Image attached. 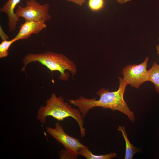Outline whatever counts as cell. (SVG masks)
<instances>
[{
    "label": "cell",
    "mask_w": 159,
    "mask_h": 159,
    "mask_svg": "<svg viewBox=\"0 0 159 159\" xmlns=\"http://www.w3.org/2000/svg\"><path fill=\"white\" fill-rule=\"evenodd\" d=\"M104 0H89L88 6L92 11H100L104 6Z\"/></svg>",
    "instance_id": "4fadbf2b"
},
{
    "label": "cell",
    "mask_w": 159,
    "mask_h": 159,
    "mask_svg": "<svg viewBox=\"0 0 159 159\" xmlns=\"http://www.w3.org/2000/svg\"><path fill=\"white\" fill-rule=\"evenodd\" d=\"M158 41L159 42V37L158 38ZM156 49L157 51V53L159 55V43L158 45L156 46Z\"/></svg>",
    "instance_id": "e0dca14e"
},
{
    "label": "cell",
    "mask_w": 159,
    "mask_h": 159,
    "mask_svg": "<svg viewBox=\"0 0 159 159\" xmlns=\"http://www.w3.org/2000/svg\"><path fill=\"white\" fill-rule=\"evenodd\" d=\"M46 131L52 137L64 147L59 153L60 159H77L78 152L83 148L87 146L83 145L78 139L70 136L66 133L62 125L57 122L55 127H46Z\"/></svg>",
    "instance_id": "277c9868"
},
{
    "label": "cell",
    "mask_w": 159,
    "mask_h": 159,
    "mask_svg": "<svg viewBox=\"0 0 159 159\" xmlns=\"http://www.w3.org/2000/svg\"><path fill=\"white\" fill-rule=\"evenodd\" d=\"M46 21L43 19L39 21H25L21 24L19 31L14 37L17 41L27 39L32 34H36L47 27Z\"/></svg>",
    "instance_id": "52a82bcc"
},
{
    "label": "cell",
    "mask_w": 159,
    "mask_h": 159,
    "mask_svg": "<svg viewBox=\"0 0 159 159\" xmlns=\"http://www.w3.org/2000/svg\"><path fill=\"white\" fill-rule=\"evenodd\" d=\"M49 5H42L36 0H27L26 6L19 5L15 11L16 16L23 18L25 21L49 20L51 16L49 13Z\"/></svg>",
    "instance_id": "5b68a950"
},
{
    "label": "cell",
    "mask_w": 159,
    "mask_h": 159,
    "mask_svg": "<svg viewBox=\"0 0 159 159\" xmlns=\"http://www.w3.org/2000/svg\"><path fill=\"white\" fill-rule=\"evenodd\" d=\"M37 62L45 66L51 71H58L60 74V80H68L69 74L66 70L69 71L72 75L76 74L77 69L76 64L64 54L47 51L40 53H29L23 58L24 66L21 69L24 71L26 66L33 62Z\"/></svg>",
    "instance_id": "3957f363"
},
{
    "label": "cell",
    "mask_w": 159,
    "mask_h": 159,
    "mask_svg": "<svg viewBox=\"0 0 159 159\" xmlns=\"http://www.w3.org/2000/svg\"><path fill=\"white\" fill-rule=\"evenodd\" d=\"M149 59L146 57L141 63L130 64L123 68L122 74L123 80L132 87L138 89L144 82L149 81L147 66Z\"/></svg>",
    "instance_id": "8992f818"
},
{
    "label": "cell",
    "mask_w": 159,
    "mask_h": 159,
    "mask_svg": "<svg viewBox=\"0 0 159 159\" xmlns=\"http://www.w3.org/2000/svg\"><path fill=\"white\" fill-rule=\"evenodd\" d=\"M78 154V156H83L87 159H111L117 156L116 154L115 153L100 155H95L87 147L81 148L79 150Z\"/></svg>",
    "instance_id": "30bf717a"
},
{
    "label": "cell",
    "mask_w": 159,
    "mask_h": 159,
    "mask_svg": "<svg viewBox=\"0 0 159 159\" xmlns=\"http://www.w3.org/2000/svg\"><path fill=\"white\" fill-rule=\"evenodd\" d=\"M148 71L149 81L154 85L155 91L159 94V64L154 62L152 67Z\"/></svg>",
    "instance_id": "8fae6325"
},
{
    "label": "cell",
    "mask_w": 159,
    "mask_h": 159,
    "mask_svg": "<svg viewBox=\"0 0 159 159\" xmlns=\"http://www.w3.org/2000/svg\"><path fill=\"white\" fill-rule=\"evenodd\" d=\"M120 4H123L131 1V0H115Z\"/></svg>",
    "instance_id": "2e32d148"
},
{
    "label": "cell",
    "mask_w": 159,
    "mask_h": 159,
    "mask_svg": "<svg viewBox=\"0 0 159 159\" xmlns=\"http://www.w3.org/2000/svg\"><path fill=\"white\" fill-rule=\"evenodd\" d=\"M119 85L116 91L110 92L108 89L101 88L97 92L100 96L98 100L94 97L88 99L83 96L75 99H69L72 104L78 107L84 119L89 110L95 107L109 109L113 111H118L127 116L133 122L135 120L134 112L131 111L125 101L123 95L127 83L121 77H118Z\"/></svg>",
    "instance_id": "6da1fadb"
},
{
    "label": "cell",
    "mask_w": 159,
    "mask_h": 159,
    "mask_svg": "<svg viewBox=\"0 0 159 159\" xmlns=\"http://www.w3.org/2000/svg\"><path fill=\"white\" fill-rule=\"evenodd\" d=\"M0 37L2 41L8 40L9 39V37L4 33L1 26L0 27Z\"/></svg>",
    "instance_id": "5bb4252c"
},
{
    "label": "cell",
    "mask_w": 159,
    "mask_h": 159,
    "mask_svg": "<svg viewBox=\"0 0 159 159\" xmlns=\"http://www.w3.org/2000/svg\"><path fill=\"white\" fill-rule=\"evenodd\" d=\"M21 0H8L0 9L1 12L5 13L8 16V26L10 32H13L16 29L17 23L19 20L15 14L14 9Z\"/></svg>",
    "instance_id": "ba28073f"
},
{
    "label": "cell",
    "mask_w": 159,
    "mask_h": 159,
    "mask_svg": "<svg viewBox=\"0 0 159 159\" xmlns=\"http://www.w3.org/2000/svg\"><path fill=\"white\" fill-rule=\"evenodd\" d=\"M51 116L58 121H63L67 118L71 117L78 123L80 129L81 137L86 136V129L84 127V119L78 109L74 108L65 102L64 98L57 96L52 93L50 97L46 101V105L39 109L37 117L40 122L44 124L48 116Z\"/></svg>",
    "instance_id": "7a4b0ae2"
},
{
    "label": "cell",
    "mask_w": 159,
    "mask_h": 159,
    "mask_svg": "<svg viewBox=\"0 0 159 159\" xmlns=\"http://www.w3.org/2000/svg\"><path fill=\"white\" fill-rule=\"evenodd\" d=\"M120 132L125 141L126 145L125 155V159H132L134 155L139 152V149L131 143L128 138L127 134L125 130V126H119L117 129Z\"/></svg>",
    "instance_id": "9c48e42d"
},
{
    "label": "cell",
    "mask_w": 159,
    "mask_h": 159,
    "mask_svg": "<svg viewBox=\"0 0 159 159\" xmlns=\"http://www.w3.org/2000/svg\"><path fill=\"white\" fill-rule=\"evenodd\" d=\"M68 1L71 2L79 6H82L85 2L86 0H67Z\"/></svg>",
    "instance_id": "9a60e30c"
},
{
    "label": "cell",
    "mask_w": 159,
    "mask_h": 159,
    "mask_svg": "<svg viewBox=\"0 0 159 159\" xmlns=\"http://www.w3.org/2000/svg\"><path fill=\"white\" fill-rule=\"evenodd\" d=\"M17 41L14 38L10 40L2 41L0 44V58L6 57L9 54V49L11 45Z\"/></svg>",
    "instance_id": "7c38bea8"
}]
</instances>
